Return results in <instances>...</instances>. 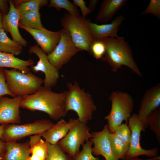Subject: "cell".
Instances as JSON below:
<instances>
[{"label":"cell","instance_id":"6da1fadb","mask_svg":"<svg viewBox=\"0 0 160 160\" xmlns=\"http://www.w3.org/2000/svg\"><path fill=\"white\" fill-rule=\"evenodd\" d=\"M68 90L60 93L54 92L51 88L41 86L35 93L22 97L20 107L47 114L50 118L58 120L68 112L66 101Z\"/></svg>","mask_w":160,"mask_h":160},{"label":"cell","instance_id":"7a4b0ae2","mask_svg":"<svg viewBox=\"0 0 160 160\" xmlns=\"http://www.w3.org/2000/svg\"><path fill=\"white\" fill-rule=\"evenodd\" d=\"M101 40L104 43L106 48L102 60L109 65L112 71L116 73L122 66H125L137 75L142 76V73L133 57L131 47L123 37L106 38Z\"/></svg>","mask_w":160,"mask_h":160},{"label":"cell","instance_id":"5b68a950","mask_svg":"<svg viewBox=\"0 0 160 160\" xmlns=\"http://www.w3.org/2000/svg\"><path fill=\"white\" fill-rule=\"evenodd\" d=\"M4 71L7 84L14 97L32 95L43 83V80L31 72L24 73L14 68Z\"/></svg>","mask_w":160,"mask_h":160},{"label":"cell","instance_id":"d6a6232c","mask_svg":"<svg viewBox=\"0 0 160 160\" xmlns=\"http://www.w3.org/2000/svg\"><path fill=\"white\" fill-rule=\"evenodd\" d=\"M148 14L153 15L160 19V0H151L147 8L141 13V15Z\"/></svg>","mask_w":160,"mask_h":160},{"label":"cell","instance_id":"4fadbf2b","mask_svg":"<svg viewBox=\"0 0 160 160\" xmlns=\"http://www.w3.org/2000/svg\"><path fill=\"white\" fill-rule=\"evenodd\" d=\"M19 27L30 33L40 48L47 55L51 53L58 43L61 36L60 30L53 31L44 27L39 30L32 29L19 24Z\"/></svg>","mask_w":160,"mask_h":160},{"label":"cell","instance_id":"60d3db41","mask_svg":"<svg viewBox=\"0 0 160 160\" xmlns=\"http://www.w3.org/2000/svg\"><path fill=\"white\" fill-rule=\"evenodd\" d=\"M3 15L0 11V30L3 28L2 19Z\"/></svg>","mask_w":160,"mask_h":160},{"label":"cell","instance_id":"cb8c5ba5","mask_svg":"<svg viewBox=\"0 0 160 160\" xmlns=\"http://www.w3.org/2000/svg\"><path fill=\"white\" fill-rule=\"evenodd\" d=\"M23 49V47L19 44L10 39L3 28L0 30V51L18 55L22 53Z\"/></svg>","mask_w":160,"mask_h":160},{"label":"cell","instance_id":"7c38bea8","mask_svg":"<svg viewBox=\"0 0 160 160\" xmlns=\"http://www.w3.org/2000/svg\"><path fill=\"white\" fill-rule=\"evenodd\" d=\"M22 97H0V125L20 124V108Z\"/></svg>","mask_w":160,"mask_h":160},{"label":"cell","instance_id":"484cf974","mask_svg":"<svg viewBox=\"0 0 160 160\" xmlns=\"http://www.w3.org/2000/svg\"><path fill=\"white\" fill-rule=\"evenodd\" d=\"M39 11L31 12L20 16L19 25L30 28L39 30L44 27L41 23Z\"/></svg>","mask_w":160,"mask_h":160},{"label":"cell","instance_id":"e575fe53","mask_svg":"<svg viewBox=\"0 0 160 160\" xmlns=\"http://www.w3.org/2000/svg\"><path fill=\"white\" fill-rule=\"evenodd\" d=\"M73 2L75 6L78 7L80 8L83 17L85 18L88 14L91 13L84 0H73Z\"/></svg>","mask_w":160,"mask_h":160},{"label":"cell","instance_id":"836d02e7","mask_svg":"<svg viewBox=\"0 0 160 160\" xmlns=\"http://www.w3.org/2000/svg\"><path fill=\"white\" fill-rule=\"evenodd\" d=\"M4 69V68H0V97L6 95L13 97L7 84Z\"/></svg>","mask_w":160,"mask_h":160},{"label":"cell","instance_id":"3957f363","mask_svg":"<svg viewBox=\"0 0 160 160\" xmlns=\"http://www.w3.org/2000/svg\"><path fill=\"white\" fill-rule=\"evenodd\" d=\"M67 84L68 89L66 101L67 111H75L79 121L87 124L92 119L93 113L96 109L93 98L88 92L81 88L76 81L73 84L71 83Z\"/></svg>","mask_w":160,"mask_h":160},{"label":"cell","instance_id":"74e56055","mask_svg":"<svg viewBox=\"0 0 160 160\" xmlns=\"http://www.w3.org/2000/svg\"><path fill=\"white\" fill-rule=\"evenodd\" d=\"M5 145L6 143L4 140L0 138V159L5 153Z\"/></svg>","mask_w":160,"mask_h":160},{"label":"cell","instance_id":"1f68e13d","mask_svg":"<svg viewBox=\"0 0 160 160\" xmlns=\"http://www.w3.org/2000/svg\"><path fill=\"white\" fill-rule=\"evenodd\" d=\"M106 51L104 43L101 40H96L92 44L90 54L97 59H99L104 55Z\"/></svg>","mask_w":160,"mask_h":160},{"label":"cell","instance_id":"ac0fdd59","mask_svg":"<svg viewBox=\"0 0 160 160\" xmlns=\"http://www.w3.org/2000/svg\"><path fill=\"white\" fill-rule=\"evenodd\" d=\"M78 119H70L68 122L61 119L56 124L41 135L48 143L55 144L63 139L77 120Z\"/></svg>","mask_w":160,"mask_h":160},{"label":"cell","instance_id":"603a6c76","mask_svg":"<svg viewBox=\"0 0 160 160\" xmlns=\"http://www.w3.org/2000/svg\"><path fill=\"white\" fill-rule=\"evenodd\" d=\"M47 0H15L13 4L20 16L31 12L39 11L49 3Z\"/></svg>","mask_w":160,"mask_h":160},{"label":"cell","instance_id":"8992f818","mask_svg":"<svg viewBox=\"0 0 160 160\" xmlns=\"http://www.w3.org/2000/svg\"><path fill=\"white\" fill-rule=\"evenodd\" d=\"M109 100L111 103V110L104 119L107 121L109 131L112 133L123 121L128 122L131 116L134 103L129 94L119 91L112 92Z\"/></svg>","mask_w":160,"mask_h":160},{"label":"cell","instance_id":"d590c367","mask_svg":"<svg viewBox=\"0 0 160 160\" xmlns=\"http://www.w3.org/2000/svg\"><path fill=\"white\" fill-rule=\"evenodd\" d=\"M8 1L0 0V11L3 15H6L9 9V7L8 5Z\"/></svg>","mask_w":160,"mask_h":160},{"label":"cell","instance_id":"d4e9b609","mask_svg":"<svg viewBox=\"0 0 160 160\" xmlns=\"http://www.w3.org/2000/svg\"><path fill=\"white\" fill-rule=\"evenodd\" d=\"M109 140L112 152L119 160H122L126 157L129 144L120 139L113 132L110 133Z\"/></svg>","mask_w":160,"mask_h":160},{"label":"cell","instance_id":"30bf717a","mask_svg":"<svg viewBox=\"0 0 160 160\" xmlns=\"http://www.w3.org/2000/svg\"><path fill=\"white\" fill-rule=\"evenodd\" d=\"M128 121L131 136L129 148L126 157L132 158L145 155L152 157L157 155L158 150L157 148L147 150L143 148L140 145L141 132H144L145 130L137 114H133Z\"/></svg>","mask_w":160,"mask_h":160},{"label":"cell","instance_id":"52a82bcc","mask_svg":"<svg viewBox=\"0 0 160 160\" xmlns=\"http://www.w3.org/2000/svg\"><path fill=\"white\" fill-rule=\"evenodd\" d=\"M54 124L49 120L42 119L23 124H7L4 128L3 140L5 142H16L28 136L41 135Z\"/></svg>","mask_w":160,"mask_h":160},{"label":"cell","instance_id":"8fae6325","mask_svg":"<svg viewBox=\"0 0 160 160\" xmlns=\"http://www.w3.org/2000/svg\"><path fill=\"white\" fill-rule=\"evenodd\" d=\"M28 52L35 54L39 58L37 64L31 66L30 68L34 73L41 71L44 73V87L51 88L56 85L59 77V70L49 62L46 54L37 44L31 46Z\"/></svg>","mask_w":160,"mask_h":160},{"label":"cell","instance_id":"f546056e","mask_svg":"<svg viewBox=\"0 0 160 160\" xmlns=\"http://www.w3.org/2000/svg\"><path fill=\"white\" fill-rule=\"evenodd\" d=\"M82 146L81 150L73 158L72 160H100L98 157L95 156L92 151L93 143L89 139Z\"/></svg>","mask_w":160,"mask_h":160},{"label":"cell","instance_id":"ffe728a7","mask_svg":"<svg viewBox=\"0 0 160 160\" xmlns=\"http://www.w3.org/2000/svg\"><path fill=\"white\" fill-rule=\"evenodd\" d=\"M127 0H104L102 1L96 20L102 23L110 21L127 3Z\"/></svg>","mask_w":160,"mask_h":160},{"label":"cell","instance_id":"4316f807","mask_svg":"<svg viewBox=\"0 0 160 160\" xmlns=\"http://www.w3.org/2000/svg\"><path fill=\"white\" fill-rule=\"evenodd\" d=\"M48 148L45 160H72V158L66 154L58 144L48 143Z\"/></svg>","mask_w":160,"mask_h":160},{"label":"cell","instance_id":"7402d4cb","mask_svg":"<svg viewBox=\"0 0 160 160\" xmlns=\"http://www.w3.org/2000/svg\"><path fill=\"white\" fill-rule=\"evenodd\" d=\"M30 155L26 160H45L48 151V143L40 135L30 136Z\"/></svg>","mask_w":160,"mask_h":160},{"label":"cell","instance_id":"ba28073f","mask_svg":"<svg viewBox=\"0 0 160 160\" xmlns=\"http://www.w3.org/2000/svg\"><path fill=\"white\" fill-rule=\"evenodd\" d=\"M90 128L87 124L77 120L66 135L58 144L62 150L72 158L80 151V148L92 137Z\"/></svg>","mask_w":160,"mask_h":160},{"label":"cell","instance_id":"83f0119b","mask_svg":"<svg viewBox=\"0 0 160 160\" xmlns=\"http://www.w3.org/2000/svg\"><path fill=\"white\" fill-rule=\"evenodd\" d=\"M148 127L155 134L158 142L160 143V110L158 108L153 111L147 119Z\"/></svg>","mask_w":160,"mask_h":160},{"label":"cell","instance_id":"f35d334b","mask_svg":"<svg viewBox=\"0 0 160 160\" xmlns=\"http://www.w3.org/2000/svg\"><path fill=\"white\" fill-rule=\"evenodd\" d=\"M97 0H90L89 1V5L88 7L91 12H92L98 4Z\"/></svg>","mask_w":160,"mask_h":160},{"label":"cell","instance_id":"ab89813d","mask_svg":"<svg viewBox=\"0 0 160 160\" xmlns=\"http://www.w3.org/2000/svg\"><path fill=\"white\" fill-rule=\"evenodd\" d=\"M6 125H0V138L3 140L4 129Z\"/></svg>","mask_w":160,"mask_h":160},{"label":"cell","instance_id":"2e32d148","mask_svg":"<svg viewBox=\"0 0 160 160\" xmlns=\"http://www.w3.org/2000/svg\"><path fill=\"white\" fill-rule=\"evenodd\" d=\"M8 3L9 9L6 15H3L2 28L6 33H10L13 40L22 47H26L28 42L21 36L18 28L20 15L14 6L12 0H9Z\"/></svg>","mask_w":160,"mask_h":160},{"label":"cell","instance_id":"5bb4252c","mask_svg":"<svg viewBox=\"0 0 160 160\" xmlns=\"http://www.w3.org/2000/svg\"><path fill=\"white\" fill-rule=\"evenodd\" d=\"M160 105V85L158 84L145 93L140 103L138 114V119L145 130L148 127L147 119L153 111Z\"/></svg>","mask_w":160,"mask_h":160},{"label":"cell","instance_id":"9c48e42d","mask_svg":"<svg viewBox=\"0 0 160 160\" xmlns=\"http://www.w3.org/2000/svg\"><path fill=\"white\" fill-rule=\"evenodd\" d=\"M60 31L58 43L53 51L47 55L49 62L58 70L80 51L73 42L68 32L63 28Z\"/></svg>","mask_w":160,"mask_h":160},{"label":"cell","instance_id":"8d00e7d4","mask_svg":"<svg viewBox=\"0 0 160 160\" xmlns=\"http://www.w3.org/2000/svg\"><path fill=\"white\" fill-rule=\"evenodd\" d=\"M122 160H160V156L157 155L150 158L146 159H142L138 157L131 158L126 157Z\"/></svg>","mask_w":160,"mask_h":160},{"label":"cell","instance_id":"277c9868","mask_svg":"<svg viewBox=\"0 0 160 160\" xmlns=\"http://www.w3.org/2000/svg\"><path fill=\"white\" fill-rule=\"evenodd\" d=\"M60 24L76 47L80 51L85 50L90 54L91 46L96 40L91 33L87 20L80 15L68 12L61 18Z\"/></svg>","mask_w":160,"mask_h":160},{"label":"cell","instance_id":"f1b7e54d","mask_svg":"<svg viewBox=\"0 0 160 160\" xmlns=\"http://www.w3.org/2000/svg\"><path fill=\"white\" fill-rule=\"evenodd\" d=\"M48 7H54L58 10L63 9L71 15H80L77 7L68 0H50Z\"/></svg>","mask_w":160,"mask_h":160},{"label":"cell","instance_id":"e0dca14e","mask_svg":"<svg viewBox=\"0 0 160 160\" xmlns=\"http://www.w3.org/2000/svg\"><path fill=\"white\" fill-rule=\"evenodd\" d=\"M124 17L120 15L109 23L101 25L91 22L87 20V22L91 33L95 40H101L106 38H116L117 32Z\"/></svg>","mask_w":160,"mask_h":160},{"label":"cell","instance_id":"9a60e30c","mask_svg":"<svg viewBox=\"0 0 160 160\" xmlns=\"http://www.w3.org/2000/svg\"><path fill=\"white\" fill-rule=\"evenodd\" d=\"M108 125H105L99 132H92L90 139L93 145L92 151L94 155L103 156L105 160H119L114 155L112 150Z\"/></svg>","mask_w":160,"mask_h":160},{"label":"cell","instance_id":"44dd1931","mask_svg":"<svg viewBox=\"0 0 160 160\" xmlns=\"http://www.w3.org/2000/svg\"><path fill=\"white\" fill-rule=\"evenodd\" d=\"M34 61L31 59L24 60L16 57L13 54L0 51V68H8L16 69L22 73L30 72L31 67L34 65Z\"/></svg>","mask_w":160,"mask_h":160},{"label":"cell","instance_id":"d6986e66","mask_svg":"<svg viewBox=\"0 0 160 160\" xmlns=\"http://www.w3.org/2000/svg\"><path fill=\"white\" fill-rule=\"evenodd\" d=\"M5 143V152L0 160H26L30 155L29 140L21 143Z\"/></svg>","mask_w":160,"mask_h":160},{"label":"cell","instance_id":"4dcf8cb0","mask_svg":"<svg viewBox=\"0 0 160 160\" xmlns=\"http://www.w3.org/2000/svg\"><path fill=\"white\" fill-rule=\"evenodd\" d=\"M128 122L121 124L117 127L115 129L114 133L121 140L129 144L131 132L127 124Z\"/></svg>","mask_w":160,"mask_h":160}]
</instances>
